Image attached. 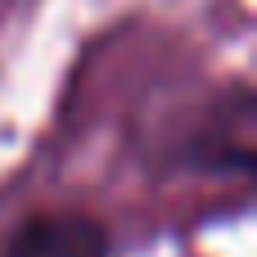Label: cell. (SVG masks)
I'll list each match as a JSON object with an SVG mask.
<instances>
[{
    "label": "cell",
    "instance_id": "cell-1",
    "mask_svg": "<svg viewBox=\"0 0 257 257\" xmlns=\"http://www.w3.org/2000/svg\"><path fill=\"white\" fill-rule=\"evenodd\" d=\"M5 257H113V244L104 226H95L90 217L45 212V217L23 221V230L9 239Z\"/></svg>",
    "mask_w": 257,
    "mask_h": 257
}]
</instances>
